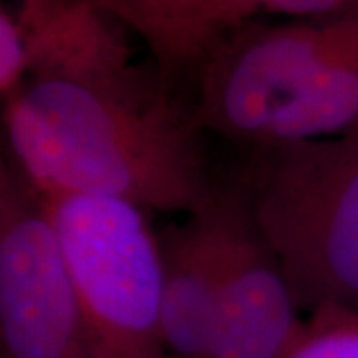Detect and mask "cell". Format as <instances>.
Masks as SVG:
<instances>
[{"instance_id":"cell-1","label":"cell","mask_w":358,"mask_h":358,"mask_svg":"<svg viewBox=\"0 0 358 358\" xmlns=\"http://www.w3.org/2000/svg\"><path fill=\"white\" fill-rule=\"evenodd\" d=\"M8 166L44 197L189 213L209 195L199 126L162 76L28 78L2 103Z\"/></svg>"},{"instance_id":"cell-2","label":"cell","mask_w":358,"mask_h":358,"mask_svg":"<svg viewBox=\"0 0 358 358\" xmlns=\"http://www.w3.org/2000/svg\"><path fill=\"white\" fill-rule=\"evenodd\" d=\"M235 185L301 313H358V131L257 145Z\"/></svg>"},{"instance_id":"cell-3","label":"cell","mask_w":358,"mask_h":358,"mask_svg":"<svg viewBox=\"0 0 358 358\" xmlns=\"http://www.w3.org/2000/svg\"><path fill=\"white\" fill-rule=\"evenodd\" d=\"M74 285L90 358H167L159 233L103 197L44 199Z\"/></svg>"},{"instance_id":"cell-4","label":"cell","mask_w":358,"mask_h":358,"mask_svg":"<svg viewBox=\"0 0 358 358\" xmlns=\"http://www.w3.org/2000/svg\"><path fill=\"white\" fill-rule=\"evenodd\" d=\"M0 355L90 358L74 285L46 201L0 167Z\"/></svg>"},{"instance_id":"cell-5","label":"cell","mask_w":358,"mask_h":358,"mask_svg":"<svg viewBox=\"0 0 358 358\" xmlns=\"http://www.w3.org/2000/svg\"><path fill=\"white\" fill-rule=\"evenodd\" d=\"M225 281L207 358H285L303 327L301 308L237 185H225Z\"/></svg>"},{"instance_id":"cell-6","label":"cell","mask_w":358,"mask_h":358,"mask_svg":"<svg viewBox=\"0 0 358 358\" xmlns=\"http://www.w3.org/2000/svg\"><path fill=\"white\" fill-rule=\"evenodd\" d=\"M167 358H207L217 324L227 261L225 185L159 233Z\"/></svg>"},{"instance_id":"cell-7","label":"cell","mask_w":358,"mask_h":358,"mask_svg":"<svg viewBox=\"0 0 358 358\" xmlns=\"http://www.w3.org/2000/svg\"><path fill=\"white\" fill-rule=\"evenodd\" d=\"M148 46L164 82L195 72L239 26L237 0H96Z\"/></svg>"},{"instance_id":"cell-8","label":"cell","mask_w":358,"mask_h":358,"mask_svg":"<svg viewBox=\"0 0 358 358\" xmlns=\"http://www.w3.org/2000/svg\"><path fill=\"white\" fill-rule=\"evenodd\" d=\"M352 131H358V13L343 16L331 50L259 145L327 140Z\"/></svg>"},{"instance_id":"cell-9","label":"cell","mask_w":358,"mask_h":358,"mask_svg":"<svg viewBox=\"0 0 358 358\" xmlns=\"http://www.w3.org/2000/svg\"><path fill=\"white\" fill-rule=\"evenodd\" d=\"M285 358H358V313L343 307L310 313Z\"/></svg>"},{"instance_id":"cell-10","label":"cell","mask_w":358,"mask_h":358,"mask_svg":"<svg viewBox=\"0 0 358 358\" xmlns=\"http://www.w3.org/2000/svg\"><path fill=\"white\" fill-rule=\"evenodd\" d=\"M28 80V46L10 2L0 6V100L8 102Z\"/></svg>"},{"instance_id":"cell-11","label":"cell","mask_w":358,"mask_h":358,"mask_svg":"<svg viewBox=\"0 0 358 358\" xmlns=\"http://www.w3.org/2000/svg\"><path fill=\"white\" fill-rule=\"evenodd\" d=\"M237 4L247 20L263 10L285 18H324L358 13V0H237Z\"/></svg>"}]
</instances>
